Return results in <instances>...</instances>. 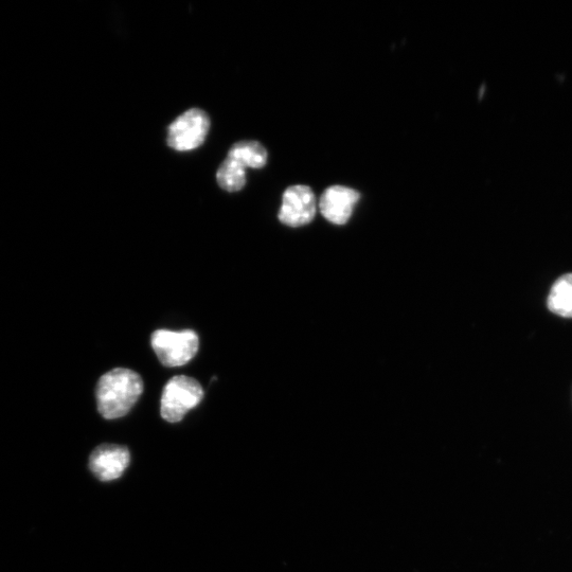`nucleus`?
<instances>
[{"label":"nucleus","instance_id":"nucleus-4","mask_svg":"<svg viewBox=\"0 0 572 572\" xmlns=\"http://www.w3.org/2000/svg\"><path fill=\"white\" fill-rule=\"evenodd\" d=\"M210 130V118L200 109H191L177 117L168 129V146L177 152L201 147Z\"/></svg>","mask_w":572,"mask_h":572},{"label":"nucleus","instance_id":"nucleus-3","mask_svg":"<svg viewBox=\"0 0 572 572\" xmlns=\"http://www.w3.org/2000/svg\"><path fill=\"white\" fill-rule=\"evenodd\" d=\"M151 344L160 363L166 367H180L198 353L200 339L192 330H157L152 334Z\"/></svg>","mask_w":572,"mask_h":572},{"label":"nucleus","instance_id":"nucleus-8","mask_svg":"<svg viewBox=\"0 0 572 572\" xmlns=\"http://www.w3.org/2000/svg\"><path fill=\"white\" fill-rule=\"evenodd\" d=\"M550 312L563 318H572V273L561 276L551 286L547 298Z\"/></svg>","mask_w":572,"mask_h":572},{"label":"nucleus","instance_id":"nucleus-5","mask_svg":"<svg viewBox=\"0 0 572 572\" xmlns=\"http://www.w3.org/2000/svg\"><path fill=\"white\" fill-rule=\"evenodd\" d=\"M316 210L317 201L313 190L303 185L292 186L283 193L278 218L282 224L298 228L310 224Z\"/></svg>","mask_w":572,"mask_h":572},{"label":"nucleus","instance_id":"nucleus-1","mask_svg":"<svg viewBox=\"0 0 572 572\" xmlns=\"http://www.w3.org/2000/svg\"><path fill=\"white\" fill-rule=\"evenodd\" d=\"M142 392L143 381L137 372L116 368L105 373L96 387L100 415L106 420H115L127 415Z\"/></svg>","mask_w":572,"mask_h":572},{"label":"nucleus","instance_id":"nucleus-2","mask_svg":"<svg viewBox=\"0 0 572 572\" xmlns=\"http://www.w3.org/2000/svg\"><path fill=\"white\" fill-rule=\"evenodd\" d=\"M204 398L201 384L186 375H177L164 388L160 401V414L170 422H181L189 411L198 406Z\"/></svg>","mask_w":572,"mask_h":572},{"label":"nucleus","instance_id":"nucleus-7","mask_svg":"<svg viewBox=\"0 0 572 572\" xmlns=\"http://www.w3.org/2000/svg\"><path fill=\"white\" fill-rule=\"evenodd\" d=\"M130 463L127 448L119 445L104 444L97 448L89 459V468L101 481L118 479Z\"/></svg>","mask_w":572,"mask_h":572},{"label":"nucleus","instance_id":"nucleus-6","mask_svg":"<svg viewBox=\"0 0 572 572\" xmlns=\"http://www.w3.org/2000/svg\"><path fill=\"white\" fill-rule=\"evenodd\" d=\"M361 194L344 186L328 188L319 201L321 214L332 224L345 225L350 220Z\"/></svg>","mask_w":572,"mask_h":572},{"label":"nucleus","instance_id":"nucleus-9","mask_svg":"<svg viewBox=\"0 0 572 572\" xmlns=\"http://www.w3.org/2000/svg\"><path fill=\"white\" fill-rule=\"evenodd\" d=\"M228 158L242 165L245 169H262L267 163V151L260 142L245 140L235 143L228 152Z\"/></svg>","mask_w":572,"mask_h":572},{"label":"nucleus","instance_id":"nucleus-10","mask_svg":"<svg viewBox=\"0 0 572 572\" xmlns=\"http://www.w3.org/2000/svg\"><path fill=\"white\" fill-rule=\"evenodd\" d=\"M219 186L227 192H238L246 185V170L234 159L226 158L218 170Z\"/></svg>","mask_w":572,"mask_h":572}]
</instances>
